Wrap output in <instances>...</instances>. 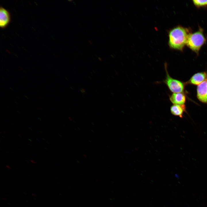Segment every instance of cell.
I'll use <instances>...</instances> for the list:
<instances>
[{"instance_id": "cell-2", "label": "cell", "mask_w": 207, "mask_h": 207, "mask_svg": "<svg viewBox=\"0 0 207 207\" xmlns=\"http://www.w3.org/2000/svg\"><path fill=\"white\" fill-rule=\"evenodd\" d=\"M206 41L202 30H199L189 35L186 45L193 51L198 53Z\"/></svg>"}, {"instance_id": "cell-8", "label": "cell", "mask_w": 207, "mask_h": 207, "mask_svg": "<svg viewBox=\"0 0 207 207\" xmlns=\"http://www.w3.org/2000/svg\"><path fill=\"white\" fill-rule=\"evenodd\" d=\"M170 110L172 115L182 118L183 113L185 111L186 107L184 104H174L171 106Z\"/></svg>"}, {"instance_id": "cell-3", "label": "cell", "mask_w": 207, "mask_h": 207, "mask_svg": "<svg viewBox=\"0 0 207 207\" xmlns=\"http://www.w3.org/2000/svg\"><path fill=\"white\" fill-rule=\"evenodd\" d=\"M166 73V78L164 82L169 90L174 93L182 92L185 88V84L181 81L172 78L169 74L167 68L166 64H165Z\"/></svg>"}, {"instance_id": "cell-7", "label": "cell", "mask_w": 207, "mask_h": 207, "mask_svg": "<svg viewBox=\"0 0 207 207\" xmlns=\"http://www.w3.org/2000/svg\"><path fill=\"white\" fill-rule=\"evenodd\" d=\"M170 101L175 104H184L186 101L185 95L182 93H174L170 97Z\"/></svg>"}, {"instance_id": "cell-5", "label": "cell", "mask_w": 207, "mask_h": 207, "mask_svg": "<svg viewBox=\"0 0 207 207\" xmlns=\"http://www.w3.org/2000/svg\"><path fill=\"white\" fill-rule=\"evenodd\" d=\"M197 96L201 102L207 103V82H203L198 86L197 89Z\"/></svg>"}, {"instance_id": "cell-1", "label": "cell", "mask_w": 207, "mask_h": 207, "mask_svg": "<svg viewBox=\"0 0 207 207\" xmlns=\"http://www.w3.org/2000/svg\"><path fill=\"white\" fill-rule=\"evenodd\" d=\"M190 33L187 29L177 26L170 29L168 32V45L172 49L181 50L186 44Z\"/></svg>"}, {"instance_id": "cell-6", "label": "cell", "mask_w": 207, "mask_h": 207, "mask_svg": "<svg viewBox=\"0 0 207 207\" xmlns=\"http://www.w3.org/2000/svg\"><path fill=\"white\" fill-rule=\"evenodd\" d=\"M207 79V73L199 72L194 74L187 82L188 84L198 85Z\"/></svg>"}, {"instance_id": "cell-10", "label": "cell", "mask_w": 207, "mask_h": 207, "mask_svg": "<svg viewBox=\"0 0 207 207\" xmlns=\"http://www.w3.org/2000/svg\"><path fill=\"white\" fill-rule=\"evenodd\" d=\"M31 162H32V163H35V162H34V161H33V160H31Z\"/></svg>"}, {"instance_id": "cell-9", "label": "cell", "mask_w": 207, "mask_h": 207, "mask_svg": "<svg viewBox=\"0 0 207 207\" xmlns=\"http://www.w3.org/2000/svg\"><path fill=\"white\" fill-rule=\"evenodd\" d=\"M193 2L195 5L198 6H201L207 5V0H194L193 1Z\"/></svg>"}, {"instance_id": "cell-4", "label": "cell", "mask_w": 207, "mask_h": 207, "mask_svg": "<svg viewBox=\"0 0 207 207\" xmlns=\"http://www.w3.org/2000/svg\"><path fill=\"white\" fill-rule=\"evenodd\" d=\"M11 16L9 11L3 7H0V27L2 29L6 28L11 22Z\"/></svg>"}]
</instances>
